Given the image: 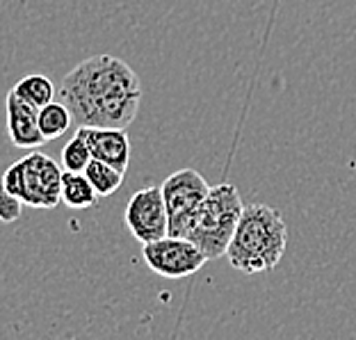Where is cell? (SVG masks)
Masks as SVG:
<instances>
[{"instance_id": "6da1fadb", "label": "cell", "mask_w": 356, "mask_h": 340, "mask_svg": "<svg viewBox=\"0 0 356 340\" xmlns=\"http://www.w3.org/2000/svg\"><path fill=\"white\" fill-rule=\"evenodd\" d=\"M142 94L135 69L108 53L76 64L60 85V101L74 124L89 128H128L140 112Z\"/></svg>"}, {"instance_id": "7a4b0ae2", "label": "cell", "mask_w": 356, "mask_h": 340, "mask_svg": "<svg viewBox=\"0 0 356 340\" xmlns=\"http://www.w3.org/2000/svg\"><path fill=\"white\" fill-rule=\"evenodd\" d=\"M288 247V226L279 210L265 204L245 206L226 258L242 274L272 272Z\"/></svg>"}, {"instance_id": "3957f363", "label": "cell", "mask_w": 356, "mask_h": 340, "mask_svg": "<svg viewBox=\"0 0 356 340\" xmlns=\"http://www.w3.org/2000/svg\"><path fill=\"white\" fill-rule=\"evenodd\" d=\"M242 197L233 183H220L210 188L206 201L201 204L197 217L185 233V238L194 242L208 261L226 256L233 233L238 229V222L242 217Z\"/></svg>"}, {"instance_id": "277c9868", "label": "cell", "mask_w": 356, "mask_h": 340, "mask_svg": "<svg viewBox=\"0 0 356 340\" xmlns=\"http://www.w3.org/2000/svg\"><path fill=\"white\" fill-rule=\"evenodd\" d=\"M62 169L46 153H30L3 174L5 188L23 206L55 208L62 204Z\"/></svg>"}, {"instance_id": "5b68a950", "label": "cell", "mask_w": 356, "mask_h": 340, "mask_svg": "<svg viewBox=\"0 0 356 340\" xmlns=\"http://www.w3.org/2000/svg\"><path fill=\"white\" fill-rule=\"evenodd\" d=\"M163 188L167 217H169V236L185 238L197 217L201 204L206 201L210 185L197 169H178L165 178Z\"/></svg>"}, {"instance_id": "8992f818", "label": "cell", "mask_w": 356, "mask_h": 340, "mask_svg": "<svg viewBox=\"0 0 356 340\" xmlns=\"http://www.w3.org/2000/svg\"><path fill=\"white\" fill-rule=\"evenodd\" d=\"M142 254L149 270L165 279H185L190 274H197L208 261L194 242L174 236L149 242V245H144Z\"/></svg>"}, {"instance_id": "52a82bcc", "label": "cell", "mask_w": 356, "mask_h": 340, "mask_svg": "<svg viewBox=\"0 0 356 340\" xmlns=\"http://www.w3.org/2000/svg\"><path fill=\"white\" fill-rule=\"evenodd\" d=\"M126 226L131 231V236L149 245L160 238L169 236V217L167 206L163 197V188L158 185H149V188L137 190L131 201L126 204Z\"/></svg>"}, {"instance_id": "ba28073f", "label": "cell", "mask_w": 356, "mask_h": 340, "mask_svg": "<svg viewBox=\"0 0 356 340\" xmlns=\"http://www.w3.org/2000/svg\"><path fill=\"white\" fill-rule=\"evenodd\" d=\"M78 133L89 144L94 160H101V163L115 167L117 172L126 174L128 165H131V137H128L126 128L78 126Z\"/></svg>"}, {"instance_id": "9c48e42d", "label": "cell", "mask_w": 356, "mask_h": 340, "mask_svg": "<svg viewBox=\"0 0 356 340\" xmlns=\"http://www.w3.org/2000/svg\"><path fill=\"white\" fill-rule=\"evenodd\" d=\"M7 112V135L14 147L19 149H37L46 142V137L39 131V110L23 103L12 89L5 96Z\"/></svg>"}, {"instance_id": "30bf717a", "label": "cell", "mask_w": 356, "mask_h": 340, "mask_svg": "<svg viewBox=\"0 0 356 340\" xmlns=\"http://www.w3.org/2000/svg\"><path fill=\"white\" fill-rule=\"evenodd\" d=\"M62 204H67L74 210L94 208L99 204V194H96L94 185L89 183L85 174L64 172L62 174Z\"/></svg>"}, {"instance_id": "8fae6325", "label": "cell", "mask_w": 356, "mask_h": 340, "mask_svg": "<svg viewBox=\"0 0 356 340\" xmlns=\"http://www.w3.org/2000/svg\"><path fill=\"white\" fill-rule=\"evenodd\" d=\"M12 92L19 96L23 103L32 105L35 110H42L44 105L53 103V99H55V85L42 74H35V76L19 80V83L12 87Z\"/></svg>"}, {"instance_id": "7c38bea8", "label": "cell", "mask_w": 356, "mask_h": 340, "mask_svg": "<svg viewBox=\"0 0 356 340\" xmlns=\"http://www.w3.org/2000/svg\"><path fill=\"white\" fill-rule=\"evenodd\" d=\"M74 124V117H71V110L60 103H48L39 110V131L48 140H58L64 133L69 131V126Z\"/></svg>"}, {"instance_id": "4fadbf2b", "label": "cell", "mask_w": 356, "mask_h": 340, "mask_svg": "<svg viewBox=\"0 0 356 340\" xmlns=\"http://www.w3.org/2000/svg\"><path fill=\"white\" fill-rule=\"evenodd\" d=\"M85 176L89 178V183L94 185L99 197H110V194H115L121 188V183H124V174L117 172L115 167L101 163V160H92L85 169Z\"/></svg>"}, {"instance_id": "5bb4252c", "label": "cell", "mask_w": 356, "mask_h": 340, "mask_svg": "<svg viewBox=\"0 0 356 340\" xmlns=\"http://www.w3.org/2000/svg\"><path fill=\"white\" fill-rule=\"evenodd\" d=\"M92 151L89 144L85 142V137L76 131V135L67 142V147L62 149V167L64 172H74V174H85L87 165L92 163Z\"/></svg>"}, {"instance_id": "9a60e30c", "label": "cell", "mask_w": 356, "mask_h": 340, "mask_svg": "<svg viewBox=\"0 0 356 340\" xmlns=\"http://www.w3.org/2000/svg\"><path fill=\"white\" fill-rule=\"evenodd\" d=\"M21 208L23 204L5 188V181H3V176H0V222L3 224L16 222L21 217Z\"/></svg>"}]
</instances>
